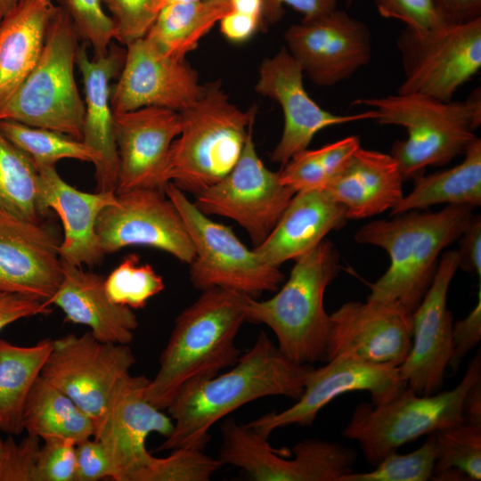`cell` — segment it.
<instances>
[{"label":"cell","mask_w":481,"mask_h":481,"mask_svg":"<svg viewBox=\"0 0 481 481\" xmlns=\"http://www.w3.org/2000/svg\"><path fill=\"white\" fill-rule=\"evenodd\" d=\"M222 465L219 459L201 449L181 447L172 450L167 457L152 455L131 481H208Z\"/></svg>","instance_id":"39"},{"label":"cell","mask_w":481,"mask_h":481,"mask_svg":"<svg viewBox=\"0 0 481 481\" xmlns=\"http://www.w3.org/2000/svg\"><path fill=\"white\" fill-rule=\"evenodd\" d=\"M74 481L112 479V469L102 444L94 437L76 444Z\"/></svg>","instance_id":"46"},{"label":"cell","mask_w":481,"mask_h":481,"mask_svg":"<svg viewBox=\"0 0 481 481\" xmlns=\"http://www.w3.org/2000/svg\"><path fill=\"white\" fill-rule=\"evenodd\" d=\"M50 306L35 298L0 290V331L20 319L49 314Z\"/></svg>","instance_id":"48"},{"label":"cell","mask_w":481,"mask_h":481,"mask_svg":"<svg viewBox=\"0 0 481 481\" xmlns=\"http://www.w3.org/2000/svg\"><path fill=\"white\" fill-rule=\"evenodd\" d=\"M116 194L118 203L105 208L95 225L105 255L139 245L163 250L182 263L193 261L191 237L165 191L135 189Z\"/></svg>","instance_id":"15"},{"label":"cell","mask_w":481,"mask_h":481,"mask_svg":"<svg viewBox=\"0 0 481 481\" xmlns=\"http://www.w3.org/2000/svg\"><path fill=\"white\" fill-rule=\"evenodd\" d=\"M463 414L466 423L481 426V380L473 384L466 393Z\"/></svg>","instance_id":"53"},{"label":"cell","mask_w":481,"mask_h":481,"mask_svg":"<svg viewBox=\"0 0 481 481\" xmlns=\"http://www.w3.org/2000/svg\"><path fill=\"white\" fill-rule=\"evenodd\" d=\"M149 379L129 373L116 384L102 416L95 426L94 438L103 446L112 469L114 481H131L135 473L152 457L146 448L151 433L165 438L174 429V421L146 398Z\"/></svg>","instance_id":"17"},{"label":"cell","mask_w":481,"mask_h":481,"mask_svg":"<svg viewBox=\"0 0 481 481\" xmlns=\"http://www.w3.org/2000/svg\"><path fill=\"white\" fill-rule=\"evenodd\" d=\"M437 458L435 433L428 434L425 442L407 454L394 452L369 472H349L338 481H426L431 479Z\"/></svg>","instance_id":"40"},{"label":"cell","mask_w":481,"mask_h":481,"mask_svg":"<svg viewBox=\"0 0 481 481\" xmlns=\"http://www.w3.org/2000/svg\"><path fill=\"white\" fill-rule=\"evenodd\" d=\"M181 132L177 111L145 107L114 113V136L118 156L115 192L135 189L165 191L172 143Z\"/></svg>","instance_id":"22"},{"label":"cell","mask_w":481,"mask_h":481,"mask_svg":"<svg viewBox=\"0 0 481 481\" xmlns=\"http://www.w3.org/2000/svg\"><path fill=\"white\" fill-rule=\"evenodd\" d=\"M60 243L40 223L0 217V290L49 304L63 276Z\"/></svg>","instance_id":"23"},{"label":"cell","mask_w":481,"mask_h":481,"mask_svg":"<svg viewBox=\"0 0 481 481\" xmlns=\"http://www.w3.org/2000/svg\"><path fill=\"white\" fill-rule=\"evenodd\" d=\"M415 179L412 191L397 203L391 215L426 208L432 205H481V140L476 138L457 166Z\"/></svg>","instance_id":"30"},{"label":"cell","mask_w":481,"mask_h":481,"mask_svg":"<svg viewBox=\"0 0 481 481\" xmlns=\"http://www.w3.org/2000/svg\"><path fill=\"white\" fill-rule=\"evenodd\" d=\"M360 147L359 136L350 135L318 149H305L281 167L278 172L280 181L295 192L322 189Z\"/></svg>","instance_id":"35"},{"label":"cell","mask_w":481,"mask_h":481,"mask_svg":"<svg viewBox=\"0 0 481 481\" xmlns=\"http://www.w3.org/2000/svg\"><path fill=\"white\" fill-rule=\"evenodd\" d=\"M375 4L382 17L401 20L415 30H428L448 24L436 0H375Z\"/></svg>","instance_id":"44"},{"label":"cell","mask_w":481,"mask_h":481,"mask_svg":"<svg viewBox=\"0 0 481 481\" xmlns=\"http://www.w3.org/2000/svg\"><path fill=\"white\" fill-rule=\"evenodd\" d=\"M126 50L115 45L108 53L89 58L86 45H79L76 64L83 78L85 114L82 141L98 156L94 166L97 191L115 192L118 156L114 136L110 81L119 74Z\"/></svg>","instance_id":"25"},{"label":"cell","mask_w":481,"mask_h":481,"mask_svg":"<svg viewBox=\"0 0 481 481\" xmlns=\"http://www.w3.org/2000/svg\"><path fill=\"white\" fill-rule=\"evenodd\" d=\"M129 345L102 342L86 332L53 339L41 376L100 421L112 389L135 363Z\"/></svg>","instance_id":"13"},{"label":"cell","mask_w":481,"mask_h":481,"mask_svg":"<svg viewBox=\"0 0 481 481\" xmlns=\"http://www.w3.org/2000/svg\"><path fill=\"white\" fill-rule=\"evenodd\" d=\"M53 346L46 338L22 346L0 339V431L20 435L24 404Z\"/></svg>","instance_id":"31"},{"label":"cell","mask_w":481,"mask_h":481,"mask_svg":"<svg viewBox=\"0 0 481 481\" xmlns=\"http://www.w3.org/2000/svg\"><path fill=\"white\" fill-rule=\"evenodd\" d=\"M295 261L289 279L273 298L260 301L248 296L246 321L267 325L287 358L311 364L326 360L330 314L323 298L339 272V254L323 240Z\"/></svg>","instance_id":"5"},{"label":"cell","mask_w":481,"mask_h":481,"mask_svg":"<svg viewBox=\"0 0 481 481\" xmlns=\"http://www.w3.org/2000/svg\"><path fill=\"white\" fill-rule=\"evenodd\" d=\"M40 175L39 204L42 214L49 209L60 216L64 236L60 243L61 262L82 266L100 264L105 253L96 233V221L107 207L118 203L115 192H86L65 182L55 166L37 165Z\"/></svg>","instance_id":"24"},{"label":"cell","mask_w":481,"mask_h":481,"mask_svg":"<svg viewBox=\"0 0 481 481\" xmlns=\"http://www.w3.org/2000/svg\"><path fill=\"white\" fill-rule=\"evenodd\" d=\"M114 24V39L127 45L144 37L157 15L152 12V0H102Z\"/></svg>","instance_id":"42"},{"label":"cell","mask_w":481,"mask_h":481,"mask_svg":"<svg viewBox=\"0 0 481 481\" xmlns=\"http://www.w3.org/2000/svg\"><path fill=\"white\" fill-rule=\"evenodd\" d=\"M412 343V314L399 306L349 301L330 314L326 361L343 354L399 367Z\"/></svg>","instance_id":"19"},{"label":"cell","mask_w":481,"mask_h":481,"mask_svg":"<svg viewBox=\"0 0 481 481\" xmlns=\"http://www.w3.org/2000/svg\"><path fill=\"white\" fill-rule=\"evenodd\" d=\"M126 46L123 68L110 89L114 113L145 107L180 112L201 96L204 85L185 58L163 53L145 37Z\"/></svg>","instance_id":"18"},{"label":"cell","mask_w":481,"mask_h":481,"mask_svg":"<svg viewBox=\"0 0 481 481\" xmlns=\"http://www.w3.org/2000/svg\"><path fill=\"white\" fill-rule=\"evenodd\" d=\"M352 2H353V0H346L347 5L351 4Z\"/></svg>","instance_id":"57"},{"label":"cell","mask_w":481,"mask_h":481,"mask_svg":"<svg viewBox=\"0 0 481 481\" xmlns=\"http://www.w3.org/2000/svg\"><path fill=\"white\" fill-rule=\"evenodd\" d=\"M403 177L387 153L359 148L346 166L322 189L359 220L392 209L403 199Z\"/></svg>","instance_id":"28"},{"label":"cell","mask_w":481,"mask_h":481,"mask_svg":"<svg viewBox=\"0 0 481 481\" xmlns=\"http://www.w3.org/2000/svg\"><path fill=\"white\" fill-rule=\"evenodd\" d=\"M284 39L303 73L321 86L349 78L371 59L368 26L338 9L289 26Z\"/></svg>","instance_id":"16"},{"label":"cell","mask_w":481,"mask_h":481,"mask_svg":"<svg viewBox=\"0 0 481 481\" xmlns=\"http://www.w3.org/2000/svg\"><path fill=\"white\" fill-rule=\"evenodd\" d=\"M2 443L3 441L0 439V452H1Z\"/></svg>","instance_id":"58"},{"label":"cell","mask_w":481,"mask_h":481,"mask_svg":"<svg viewBox=\"0 0 481 481\" xmlns=\"http://www.w3.org/2000/svg\"><path fill=\"white\" fill-rule=\"evenodd\" d=\"M63 276L50 305H55L68 322L90 328L102 342L129 345L138 320L133 310L108 297L102 275L62 262Z\"/></svg>","instance_id":"27"},{"label":"cell","mask_w":481,"mask_h":481,"mask_svg":"<svg viewBox=\"0 0 481 481\" xmlns=\"http://www.w3.org/2000/svg\"><path fill=\"white\" fill-rule=\"evenodd\" d=\"M1 133L37 165L55 166L63 159L98 162L97 154L82 140L65 134L28 126L14 120H0Z\"/></svg>","instance_id":"36"},{"label":"cell","mask_w":481,"mask_h":481,"mask_svg":"<svg viewBox=\"0 0 481 481\" xmlns=\"http://www.w3.org/2000/svg\"><path fill=\"white\" fill-rule=\"evenodd\" d=\"M337 4L338 0H264L263 26L277 22L284 14V5L302 13L303 19H313L336 10Z\"/></svg>","instance_id":"49"},{"label":"cell","mask_w":481,"mask_h":481,"mask_svg":"<svg viewBox=\"0 0 481 481\" xmlns=\"http://www.w3.org/2000/svg\"><path fill=\"white\" fill-rule=\"evenodd\" d=\"M437 458L431 479H481V426L462 423L435 432Z\"/></svg>","instance_id":"37"},{"label":"cell","mask_w":481,"mask_h":481,"mask_svg":"<svg viewBox=\"0 0 481 481\" xmlns=\"http://www.w3.org/2000/svg\"><path fill=\"white\" fill-rule=\"evenodd\" d=\"M312 368L287 358L261 331L232 369L186 385L177 393L166 409L174 421L173 432L157 451L204 450L216 422L259 398L281 395L297 401Z\"/></svg>","instance_id":"1"},{"label":"cell","mask_w":481,"mask_h":481,"mask_svg":"<svg viewBox=\"0 0 481 481\" xmlns=\"http://www.w3.org/2000/svg\"><path fill=\"white\" fill-rule=\"evenodd\" d=\"M257 108L240 110L220 81L204 85L201 96L179 112L181 132L172 143L167 177L195 195L224 178L239 161Z\"/></svg>","instance_id":"6"},{"label":"cell","mask_w":481,"mask_h":481,"mask_svg":"<svg viewBox=\"0 0 481 481\" xmlns=\"http://www.w3.org/2000/svg\"><path fill=\"white\" fill-rule=\"evenodd\" d=\"M248 295L213 287L175 319L159 356V368L145 387V396L166 410L186 385L217 375L240 358L237 334L246 321Z\"/></svg>","instance_id":"2"},{"label":"cell","mask_w":481,"mask_h":481,"mask_svg":"<svg viewBox=\"0 0 481 481\" xmlns=\"http://www.w3.org/2000/svg\"><path fill=\"white\" fill-rule=\"evenodd\" d=\"M79 36L61 6L50 22L42 53L0 120H14L82 140L85 102L74 76Z\"/></svg>","instance_id":"8"},{"label":"cell","mask_w":481,"mask_h":481,"mask_svg":"<svg viewBox=\"0 0 481 481\" xmlns=\"http://www.w3.org/2000/svg\"><path fill=\"white\" fill-rule=\"evenodd\" d=\"M478 380H481L480 350L454 388L420 395L407 387L386 404L362 403L355 407L341 436L356 441L369 464L376 466L400 446L423 435L464 423V398Z\"/></svg>","instance_id":"7"},{"label":"cell","mask_w":481,"mask_h":481,"mask_svg":"<svg viewBox=\"0 0 481 481\" xmlns=\"http://www.w3.org/2000/svg\"><path fill=\"white\" fill-rule=\"evenodd\" d=\"M373 110L379 124L405 128L407 137L396 141L390 155L404 180L415 178L429 166H443L464 154L477 138L481 123L480 90L465 101H441L420 94L361 98L354 102Z\"/></svg>","instance_id":"4"},{"label":"cell","mask_w":481,"mask_h":481,"mask_svg":"<svg viewBox=\"0 0 481 481\" xmlns=\"http://www.w3.org/2000/svg\"><path fill=\"white\" fill-rule=\"evenodd\" d=\"M406 387L398 367L373 364L343 354L328 360L324 366L312 368L303 393L293 405L262 415L246 425L268 438L274 430L289 425L311 426L319 412L343 394L367 391L371 404L379 405Z\"/></svg>","instance_id":"14"},{"label":"cell","mask_w":481,"mask_h":481,"mask_svg":"<svg viewBox=\"0 0 481 481\" xmlns=\"http://www.w3.org/2000/svg\"><path fill=\"white\" fill-rule=\"evenodd\" d=\"M458 252L459 268L472 272L481 281V218L473 216L467 228L461 234Z\"/></svg>","instance_id":"50"},{"label":"cell","mask_w":481,"mask_h":481,"mask_svg":"<svg viewBox=\"0 0 481 481\" xmlns=\"http://www.w3.org/2000/svg\"><path fill=\"white\" fill-rule=\"evenodd\" d=\"M39 188L33 160L0 131V217L40 223Z\"/></svg>","instance_id":"34"},{"label":"cell","mask_w":481,"mask_h":481,"mask_svg":"<svg viewBox=\"0 0 481 481\" xmlns=\"http://www.w3.org/2000/svg\"><path fill=\"white\" fill-rule=\"evenodd\" d=\"M458 252L444 253L433 281L412 314V343L398 367L407 387L420 395L441 391L452 354V316L447 309L450 283L459 268Z\"/></svg>","instance_id":"21"},{"label":"cell","mask_w":481,"mask_h":481,"mask_svg":"<svg viewBox=\"0 0 481 481\" xmlns=\"http://www.w3.org/2000/svg\"><path fill=\"white\" fill-rule=\"evenodd\" d=\"M165 192L180 213L194 247L190 281L195 288L220 287L252 298L279 289L284 279L279 267L249 249L230 227L211 220L172 182Z\"/></svg>","instance_id":"9"},{"label":"cell","mask_w":481,"mask_h":481,"mask_svg":"<svg viewBox=\"0 0 481 481\" xmlns=\"http://www.w3.org/2000/svg\"><path fill=\"white\" fill-rule=\"evenodd\" d=\"M200 0H152L151 1V9L152 12L157 15L159 12L170 4H185V3H192V2H198Z\"/></svg>","instance_id":"55"},{"label":"cell","mask_w":481,"mask_h":481,"mask_svg":"<svg viewBox=\"0 0 481 481\" xmlns=\"http://www.w3.org/2000/svg\"><path fill=\"white\" fill-rule=\"evenodd\" d=\"M303 71L286 47L265 59L259 67L255 90L276 101L281 107L284 124L281 139L271 160L284 166L295 154L307 149L314 135L324 128L373 119V110L338 115L321 108L307 94Z\"/></svg>","instance_id":"20"},{"label":"cell","mask_w":481,"mask_h":481,"mask_svg":"<svg viewBox=\"0 0 481 481\" xmlns=\"http://www.w3.org/2000/svg\"><path fill=\"white\" fill-rule=\"evenodd\" d=\"M40 438L27 433L16 443L12 436L3 441L0 452V481H35Z\"/></svg>","instance_id":"43"},{"label":"cell","mask_w":481,"mask_h":481,"mask_svg":"<svg viewBox=\"0 0 481 481\" xmlns=\"http://www.w3.org/2000/svg\"><path fill=\"white\" fill-rule=\"evenodd\" d=\"M23 429L42 441L63 437L76 444L94 434L93 420L67 395L41 375L33 384L24 404Z\"/></svg>","instance_id":"32"},{"label":"cell","mask_w":481,"mask_h":481,"mask_svg":"<svg viewBox=\"0 0 481 481\" xmlns=\"http://www.w3.org/2000/svg\"><path fill=\"white\" fill-rule=\"evenodd\" d=\"M22 0H0V21Z\"/></svg>","instance_id":"56"},{"label":"cell","mask_w":481,"mask_h":481,"mask_svg":"<svg viewBox=\"0 0 481 481\" xmlns=\"http://www.w3.org/2000/svg\"><path fill=\"white\" fill-rule=\"evenodd\" d=\"M255 118L249 122L236 166L221 181L197 194L194 202L207 216L236 221L248 232L254 248L266 239L296 193L282 184L278 172L270 171L258 157L253 141Z\"/></svg>","instance_id":"12"},{"label":"cell","mask_w":481,"mask_h":481,"mask_svg":"<svg viewBox=\"0 0 481 481\" xmlns=\"http://www.w3.org/2000/svg\"><path fill=\"white\" fill-rule=\"evenodd\" d=\"M347 220L346 208L324 189L300 191L266 239L253 249L265 263L279 267L314 249Z\"/></svg>","instance_id":"26"},{"label":"cell","mask_w":481,"mask_h":481,"mask_svg":"<svg viewBox=\"0 0 481 481\" xmlns=\"http://www.w3.org/2000/svg\"><path fill=\"white\" fill-rule=\"evenodd\" d=\"M80 38L91 45L94 56L108 53L114 39L113 21L102 0H60Z\"/></svg>","instance_id":"41"},{"label":"cell","mask_w":481,"mask_h":481,"mask_svg":"<svg viewBox=\"0 0 481 481\" xmlns=\"http://www.w3.org/2000/svg\"><path fill=\"white\" fill-rule=\"evenodd\" d=\"M448 23H461L481 17V0H436Z\"/></svg>","instance_id":"52"},{"label":"cell","mask_w":481,"mask_h":481,"mask_svg":"<svg viewBox=\"0 0 481 481\" xmlns=\"http://www.w3.org/2000/svg\"><path fill=\"white\" fill-rule=\"evenodd\" d=\"M472 209L448 205L437 212L411 210L363 225L355 241L380 247L390 257L387 270L370 285L367 301L396 305L412 314L433 281L439 254L461 236Z\"/></svg>","instance_id":"3"},{"label":"cell","mask_w":481,"mask_h":481,"mask_svg":"<svg viewBox=\"0 0 481 481\" xmlns=\"http://www.w3.org/2000/svg\"><path fill=\"white\" fill-rule=\"evenodd\" d=\"M219 460L257 481H338L353 471L356 453L349 447L321 439L296 444L292 459L277 454L265 438L232 419L221 425Z\"/></svg>","instance_id":"11"},{"label":"cell","mask_w":481,"mask_h":481,"mask_svg":"<svg viewBox=\"0 0 481 481\" xmlns=\"http://www.w3.org/2000/svg\"><path fill=\"white\" fill-rule=\"evenodd\" d=\"M481 338V281H478L477 301L474 308L462 320L452 324V354L449 362L451 368H459L465 355Z\"/></svg>","instance_id":"47"},{"label":"cell","mask_w":481,"mask_h":481,"mask_svg":"<svg viewBox=\"0 0 481 481\" xmlns=\"http://www.w3.org/2000/svg\"><path fill=\"white\" fill-rule=\"evenodd\" d=\"M264 0H228L230 10L262 19Z\"/></svg>","instance_id":"54"},{"label":"cell","mask_w":481,"mask_h":481,"mask_svg":"<svg viewBox=\"0 0 481 481\" xmlns=\"http://www.w3.org/2000/svg\"><path fill=\"white\" fill-rule=\"evenodd\" d=\"M222 35L232 43H243L262 29L263 20L257 16L230 10L219 20Z\"/></svg>","instance_id":"51"},{"label":"cell","mask_w":481,"mask_h":481,"mask_svg":"<svg viewBox=\"0 0 481 481\" xmlns=\"http://www.w3.org/2000/svg\"><path fill=\"white\" fill-rule=\"evenodd\" d=\"M43 441L35 481H74L76 443L63 437H52Z\"/></svg>","instance_id":"45"},{"label":"cell","mask_w":481,"mask_h":481,"mask_svg":"<svg viewBox=\"0 0 481 481\" xmlns=\"http://www.w3.org/2000/svg\"><path fill=\"white\" fill-rule=\"evenodd\" d=\"M56 9L52 0H22L0 21V111L36 66Z\"/></svg>","instance_id":"29"},{"label":"cell","mask_w":481,"mask_h":481,"mask_svg":"<svg viewBox=\"0 0 481 481\" xmlns=\"http://www.w3.org/2000/svg\"><path fill=\"white\" fill-rule=\"evenodd\" d=\"M228 11V0L170 4L159 12L145 37L163 53L183 59Z\"/></svg>","instance_id":"33"},{"label":"cell","mask_w":481,"mask_h":481,"mask_svg":"<svg viewBox=\"0 0 481 481\" xmlns=\"http://www.w3.org/2000/svg\"><path fill=\"white\" fill-rule=\"evenodd\" d=\"M139 260L135 254L128 255L104 281L110 300L131 309L144 307L165 288L163 278L151 265L140 264Z\"/></svg>","instance_id":"38"},{"label":"cell","mask_w":481,"mask_h":481,"mask_svg":"<svg viewBox=\"0 0 481 481\" xmlns=\"http://www.w3.org/2000/svg\"><path fill=\"white\" fill-rule=\"evenodd\" d=\"M397 47L404 70L397 93L451 101L481 69V17L428 30L405 26Z\"/></svg>","instance_id":"10"}]
</instances>
